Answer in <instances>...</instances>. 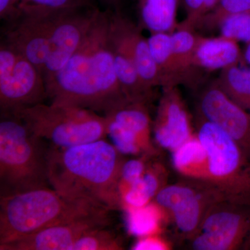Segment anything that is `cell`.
<instances>
[{"instance_id": "cell-1", "label": "cell", "mask_w": 250, "mask_h": 250, "mask_svg": "<svg viewBox=\"0 0 250 250\" xmlns=\"http://www.w3.org/2000/svg\"><path fill=\"white\" fill-rule=\"evenodd\" d=\"M110 13L100 11L80 48L46 82L49 103L104 116L129 100L117 77L109 36Z\"/></svg>"}, {"instance_id": "cell-2", "label": "cell", "mask_w": 250, "mask_h": 250, "mask_svg": "<svg viewBox=\"0 0 250 250\" xmlns=\"http://www.w3.org/2000/svg\"><path fill=\"white\" fill-rule=\"evenodd\" d=\"M125 161L105 139L72 147L49 148V185L64 196L108 209L121 208L118 185Z\"/></svg>"}, {"instance_id": "cell-3", "label": "cell", "mask_w": 250, "mask_h": 250, "mask_svg": "<svg viewBox=\"0 0 250 250\" xmlns=\"http://www.w3.org/2000/svg\"><path fill=\"white\" fill-rule=\"evenodd\" d=\"M101 208H106L72 200L51 187L1 197L0 245Z\"/></svg>"}, {"instance_id": "cell-4", "label": "cell", "mask_w": 250, "mask_h": 250, "mask_svg": "<svg viewBox=\"0 0 250 250\" xmlns=\"http://www.w3.org/2000/svg\"><path fill=\"white\" fill-rule=\"evenodd\" d=\"M49 148L19 117L1 113V197L50 187L47 174Z\"/></svg>"}, {"instance_id": "cell-5", "label": "cell", "mask_w": 250, "mask_h": 250, "mask_svg": "<svg viewBox=\"0 0 250 250\" xmlns=\"http://www.w3.org/2000/svg\"><path fill=\"white\" fill-rule=\"evenodd\" d=\"M11 113L51 148L70 147L107 136L105 116L86 108L41 103Z\"/></svg>"}, {"instance_id": "cell-6", "label": "cell", "mask_w": 250, "mask_h": 250, "mask_svg": "<svg viewBox=\"0 0 250 250\" xmlns=\"http://www.w3.org/2000/svg\"><path fill=\"white\" fill-rule=\"evenodd\" d=\"M195 133L208 155V182L227 201L250 206V159L218 125L196 113Z\"/></svg>"}, {"instance_id": "cell-7", "label": "cell", "mask_w": 250, "mask_h": 250, "mask_svg": "<svg viewBox=\"0 0 250 250\" xmlns=\"http://www.w3.org/2000/svg\"><path fill=\"white\" fill-rule=\"evenodd\" d=\"M223 200H226L221 192L209 182L184 178L167 184L154 199L168 213L181 238L188 241L196 233L210 207Z\"/></svg>"}, {"instance_id": "cell-8", "label": "cell", "mask_w": 250, "mask_h": 250, "mask_svg": "<svg viewBox=\"0 0 250 250\" xmlns=\"http://www.w3.org/2000/svg\"><path fill=\"white\" fill-rule=\"evenodd\" d=\"M47 99L43 76L39 69L12 46H0V110L14 113Z\"/></svg>"}, {"instance_id": "cell-9", "label": "cell", "mask_w": 250, "mask_h": 250, "mask_svg": "<svg viewBox=\"0 0 250 250\" xmlns=\"http://www.w3.org/2000/svg\"><path fill=\"white\" fill-rule=\"evenodd\" d=\"M250 235V206L223 200L210 207L188 241L195 250H236Z\"/></svg>"}, {"instance_id": "cell-10", "label": "cell", "mask_w": 250, "mask_h": 250, "mask_svg": "<svg viewBox=\"0 0 250 250\" xmlns=\"http://www.w3.org/2000/svg\"><path fill=\"white\" fill-rule=\"evenodd\" d=\"M62 11L22 5L21 15L8 22L4 30L3 41L29 59L42 75L48 59L54 28Z\"/></svg>"}, {"instance_id": "cell-11", "label": "cell", "mask_w": 250, "mask_h": 250, "mask_svg": "<svg viewBox=\"0 0 250 250\" xmlns=\"http://www.w3.org/2000/svg\"><path fill=\"white\" fill-rule=\"evenodd\" d=\"M104 116L107 136L122 154L159 155V148L152 138L153 122L148 104L129 100Z\"/></svg>"}, {"instance_id": "cell-12", "label": "cell", "mask_w": 250, "mask_h": 250, "mask_svg": "<svg viewBox=\"0 0 250 250\" xmlns=\"http://www.w3.org/2000/svg\"><path fill=\"white\" fill-rule=\"evenodd\" d=\"M110 210L101 208L57 224L16 241L0 245V250H72L81 238L109 224Z\"/></svg>"}, {"instance_id": "cell-13", "label": "cell", "mask_w": 250, "mask_h": 250, "mask_svg": "<svg viewBox=\"0 0 250 250\" xmlns=\"http://www.w3.org/2000/svg\"><path fill=\"white\" fill-rule=\"evenodd\" d=\"M85 7L62 10L54 28L48 59L43 72L48 82L62 68L80 48L100 14L98 9Z\"/></svg>"}, {"instance_id": "cell-14", "label": "cell", "mask_w": 250, "mask_h": 250, "mask_svg": "<svg viewBox=\"0 0 250 250\" xmlns=\"http://www.w3.org/2000/svg\"><path fill=\"white\" fill-rule=\"evenodd\" d=\"M195 134V125L178 86L162 88L152 126L156 146L172 152Z\"/></svg>"}, {"instance_id": "cell-15", "label": "cell", "mask_w": 250, "mask_h": 250, "mask_svg": "<svg viewBox=\"0 0 250 250\" xmlns=\"http://www.w3.org/2000/svg\"><path fill=\"white\" fill-rule=\"evenodd\" d=\"M197 113L223 129L250 159V113L229 98L215 81L199 95Z\"/></svg>"}, {"instance_id": "cell-16", "label": "cell", "mask_w": 250, "mask_h": 250, "mask_svg": "<svg viewBox=\"0 0 250 250\" xmlns=\"http://www.w3.org/2000/svg\"><path fill=\"white\" fill-rule=\"evenodd\" d=\"M110 24L127 47L145 85L152 91L156 87H161L159 70L151 53L147 38L143 35L141 29L118 13H110Z\"/></svg>"}, {"instance_id": "cell-17", "label": "cell", "mask_w": 250, "mask_h": 250, "mask_svg": "<svg viewBox=\"0 0 250 250\" xmlns=\"http://www.w3.org/2000/svg\"><path fill=\"white\" fill-rule=\"evenodd\" d=\"M243 62V53L237 41L222 35H198L193 59L196 71L201 69L207 72H220Z\"/></svg>"}, {"instance_id": "cell-18", "label": "cell", "mask_w": 250, "mask_h": 250, "mask_svg": "<svg viewBox=\"0 0 250 250\" xmlns=\"http://www.w3.org/2000/svg\"><path fill=\"white\" fill-rule=\"evenodd\" d=\"M109 36L117 77L125 96L129 101L149 104L154 91L143 83L129 51L118 33L111 27L110 21Z\"/></svg>"}, {"instance_id": "cell-19", "label": "cell", "mask_w": 250, "mask_h": 250, "mask_svg": "<svg viewBox=\"0 0 250 250\" xmlns=\"http://www.w3.org/2000/svg\"><path fill=\"white\" fill-rule=\"evenodd\" d=\"M168 170L161 161L154 158L141 178L133 184L121 200V208H139L154 201L157 194L167 184Z\"/></svg>"}, {"instance_id": "cell-20", "label": "cell", "mask_w": 250, "mask_h": 250, "mask_svg": "<svg viewBox=\"0 0 250 250\" xmlns=\"http://www.w3.org/2000/svg\"><path fill=\"white\" fill-rule=\"evenodd\" d=\"M171 154L172 166L182 178L208 182V155L196 133Z\"/></svg>"}, {"instance_id": "cell-21", "label": "cell", "mask_w": 250, "mask_h": 250, "mask_svg": "<svg viewBox=\"0 0 250 250\" xmlns=\"http://www.w3.org/2000/svg\"><path fill=\"white\" fill-rule=\"evenodd\" d=\"M147 40L160 75L161 88L178 86L179 84L187 83V80L174 57L170 34L154 33L150 34Z\"/></svg>"}, {"instance_id": "cell-22", "label": "cell", "mask_w": 250, "mask_h": 250, "mask_svg": "<svg viewBox=\"0 0 250 250\" xmlns=\"http://www.w3.org/2000/svg\"><path fill=\"white\" fill-rule=\"evenodd\" d=\"M179 0H139L140 24L150 34H172L179 23L177 21Z\"/></svg>"}, {"instance_id": "cell-23", "label": "cell", "mask_w": 250, "mask_h": 250, "mask_svg": "<svg viewBox=\"0 0 250 250\" xmlns=\"http://www.w3.org/2000/svg\"><path fill=\"white\" fill-rule=\"evenodd\" d=\"M125 210L128 231L138 238L163 233L166 225L170 223L168 213L154 201L144 207Z\"/></svg>"}, {"instance_id": "cell-24", "label": "cell", "mask_w": 250, "mask_h": 250, "mask_svg": "<svg viewBox=\"0 0 250 250\" xmlns=\"http://www.w3.org/2000/svg\"><path fill=\"white\" fill-rule=\"evenodd\" d=\"M229 98L250 113V65H233L220 72L215 80Z\"/></svg>"}, {"instance_id": "cell-25", "label": "cell", "mask_w": 250, "mask_h": 250, "mask_svg": "<svg viewBox=\"0 0 250 250\" xmlns=\"http://www.w3.org/2000/svg\"><path fill=\"white\" fill-rule=\"evenodd\" d=\"M170 35L174 57L187 83H190V79L196 72L193 67V59L199 34L195 33V29L178 24Z\"/></svg>"}, {"instance_id": "cell-26", "label": "cell", "mask_w": 250, "mask_h": 250, "mask_svg": "<svg viewBox=\"0 0 250 250\" xmlns=\"http://www.w3.org/2000/svg\"><path fill=\"white\" fill-rule=\"evenodd\" d=\"M248 11H250V0H220L211 12L199 21L196 28L218 29L220 23L227 18Z\"/></svg>"}, {"instance_id": "cell-27", "label": "cell", "mask_w": 250, "mask_h": 250, "mask_svg": "<svg viewBox=\"0 0 250 250\" xmlns=\"http://www.w3.org/2000/svg\"><path fill=\"white\" fill-rule=\"evenodd\" d=\"M105 228L92 230L76 242L72 250H121L123 243L112 231Z\"/></svg>"}, {"instance_id": "cell-28", "label": "cell", "mask_w": 250, "mask_h": 250, "mask_svg": "<svg viewBox=\"0 0 250 250\" xmlns=\"http://www.w3.org/2000/svg\"><path fill=\"white\" fill-rule=\"evenodd\" d=\"M156 157H158V156L143 154L134 159L124 161L122 166L118 185V195L121 202L123 195L133 184L141 178L150 161Z\"/></svg>"}, {"instance_id": "cell-29", "label": "cell", "mask_w": 250, "mask_h": 250, "mask_svg": "<svg viewBox=\"0 0 250 250\" xmlns=\"http://www.w3.org/2000/svg\"><path fill=\"white\" fill-rule=\"evenodd\" d=\"M220 35L238 42H250V11L229 16L220 23Z\"/></svg>"}, {"instance_id": "cell-30", "label": "cell", "mask_w": 250, "mask_h": 250, "mask_svg": "<svg viewBox=\"0 0 250 250\" xmlns=\"http://www.w3.org/2000/svg\"><path fill=\"white\" fill-rule=\"evenodd\" d=\"M24 6L42 9L65 10L77 9L88 6L89 0H22Z\"/></svg>"}, {"instance_id": "cell-31", "label": "cell", "mask_w": 250, "mask_h": 250, "mask_svg": "<svg viewBox=\"0 0 250 250\" xmlns=\"http://www.w3.org/2000/svg\"><path fill=\"white\" fill-rule=\"evenodd\" d=\"M173 244L161 233L139 237L131 246L133 250H170Z\"/></svg>"}, {"instance_id": "cell-32", "label": "cell", "mask_w": 250, "mask_h": 250, "mask_svg": "<svg viewBox=\"0 0 250 250\" xmlns=\"http://www.w3.org/2000/svg\"><path fill=\"white\" fill-rule=\"evenodd\" d=\"M22 10V0H0V18L7 23L16 20Z\"/></svg>"}, {"instance_id": "cell-33", "label": "cell", "mask_w": 250, "mask_h": 250, "mask_svg": "<svg viewBox=\"0 0 250 250\" xmlns=\"http://www.w3.org/2000/svg\"><path fill=\"white\" fill-rule=\"evenodd\" d=\"M205 0H184L187 17L179 23L180 25L195 29L198 22V15Z\"/></svg>"}, {"instance_id": "cell-34", "label": "cell", "mask_w": 250, "mask_h": 250, "mask_svg": "<svg viewBox=\"0 0 250 250\" xmlns=\"http://www.w3.org/2000/svg\"><path fill=\"white\" fill-rule=\"evenodd\" d=\"M243 58H244V62L248 65H250V42L246 44V49L243 52Z\"/></svg>"}, {"instance_id": "cell-35", "label": "cell", "mask_w": 250, "mask_h": 250, "mask_svg": "<svg viewBox=\"0 0 250 250\" xmlns=\"http://www.w3.org/2000/svg\"><path fill=\"white\" fill-rule=\"evenodd\" d=\"M99 1H102V2L104 3V4L109 5V6L116 7L119 4L121 0H99Z\"/></svg>"}, {"instance_id": "cell-36", "label": "cell", "mask_w": 250, "mask_h": 250, "mask_svg": "<svg viewBox=\"0 0 250 250\" xmlns=\"http://www.w3.org/2000/svg\"><path fill=\"white\" fill-rule=\"evenodd\" d=\"M242 249L250 250V236L248 237V239H247V241H246V243H245L244 246H243Z\"/></svg>"}]
</instances>
